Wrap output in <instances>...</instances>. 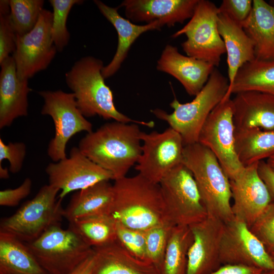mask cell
<instances>
[{
  "instance_id": "obj_3",
  "label": "cell",
  "mask_w": 274,
  "mask_h": 274,
  "mask_svg": "<svg viewBox=\"0 0 274 274\" xmlns=\"http://www.w3.org/2000/svg\"><path fill=\"white\" fill-rule=\"evenodd\" d=\"M104 66L100 59L87 56L77 61L65 74L66 85L83 116L86 118L97 115L106 120L153 127V121L132 119L117 109L113 92L102 74Z\"/></svg>"
},
{
  "instance_id": "obj_21",
  "label": "cell",
  "mask_w": 274,
  "mask_h": 274,
  "mask_svg": "<svg viewBox=\"0 0 274 274\" xmlns=\"http://www.w3.org/2000/svg\"><path fill=\"white\" fill-rule=\"evenodd\" d=\"M232 99L235 130H274V95L256 91L237 93Z\"/></svg>"
},
{
  "instance_id": "obj_33",
  "label": "cell",
  "mask_w": 274,
  "mask_h": 274,
  "mask_svg": "<svg viewBox=\"0 0 274 274\" xmlns=\"http://www.w3.org/2000/svg\"><path fill=\"white\" fill-rule=\"evenodd\" d=\"M53 8L51 36L57 51L61 52L67 46L70 35L67 29L66 21L68 14L75 5L83 3L82 0H50Z\"/></svg>"
},
{
  "instance_id": "obj_12",
  "label": "cell",
  "mask_w": 274,
  "mask_h": 274,
  "mask_svg": "<svg viewBox=\"0 0 274 274\" xmlns=\"http://www.w3.org/2000/svg\"><path fill=\"white\" fill-rule=\"evenodd\" d=\"M53 13L44 9L35 27L29 32L16 35V49L12 56L18 77L28 80L50 64L57 51L51 36Z\"/></svg>"
},
{
  "instance_id": "obj_7",
  "label": "cell",
  "mask_w": 274,
  "mask_h": 274,
  "mask_svg": "<svg viewBox=\"0 0 274 274\" xmlns=\"http://www.w3.org/2000/svg\"><path fill=\"white\" fill-rule=\"evenodd\" d=\"M59 190L48 184L12 216L1 222L0 231L10 234L25 243L31 242L52 226L60 224L64 209Z\"/></svg>"
},
{
  "instance_id": "obj_26",
  "label": "cell",
  "mask_w": 274,
  "mask_h": 274,
  "mask_svg": "<svg viewBox=\"0 0 274 274\" xmlns=\"http://www.w3.org/2000/svg\"><path fill=\"white\" fill-rule=\"evenodd\" d=\"M114 199L113 185L102 181L74 194L64 209L69 222L99 215H110Z\"/></svg>"
},
{
  "instance_id": "obj_9",
  "label": "cell",
  "mask_w": 274,
  "mask_h": 274,
  "mask_svg": "<svg viewBox=\"0 0 274 274\" xmlns=\"http://www.w3.org/2000/svg\"><path fill=\"white\" fill-rule=\"evenodd\" d=\"M168 217L176 225L190 226L207 216L191 171L181 163L159 183Z\"/></svg>"
},
{
  "instance_id": "obj_13",
  "label": "cell",
  "mask_w": 274,
  "mask_h": 274,
  "mask_svg": "<svg viewBox=\"0 0 274 274\" xmlns=\"http://www.w3.org/2000/svg\"><path fill=\"white\" fill-rule=\"evenodd\" d=\"M142 153L135 169L139 174L159 184L172 169L182 163L184 145L179 133L170 127L163 132H141Z\"/></svg>"
},
{
  "instance_id": "obj_38",
  "label": "cell",
  "mask_w": 274,
  "mask_h": 274,
  "mask_svg": "<svg viewBox=\"0 0 274 274\" xmlns=\"http://www.w3.org/2000/svg\"><path fill=\"white\" fill-rule=\"evenodd\" d=\"M26 154V145L22 142L5 144L0 138V164L6 159L9 162V170L12 174L22 169Z\"/></svg>"
},
{
  "instance_id": "obj_16",
  "label": "cell",
  "mask_w": 274,
  "mask_h": 274,
  "mask_svg": "<svg viewBox=\"0 0 274 274\" xmlns=\"http://www.w3.org/2000/svg\"><path fill=\"white\" fill-rule=\"evenodd\" d=\"M258 163L245 166L237 177L230 180L233 214L249 228L271 201L268 189L259 175Z\"/></svg>"
},
{
  "instance_id": "obj_11",
  "label": "cell",
  "mask_w": 274,
  "mask_h": 274,
  "mask_svg": "<svg viewBox=\"0 0 274 274\" xmlns=\"http://www.w3.org/2000/svg\"><path fill=\"white\" fill-rule=\"evenodd\" d=\"M233 112L232 99L223 98L208 117L198 140V143L215 155L230 180L237 177L245 167L235 149Z\"/></svg>"
},
{
  "instance_id": "obj_44",
  "label": "cell",
  "mask_w": 274,
  "mask_h": 274,
  "mask_svg": "<svg viewBox=\"0 0 274 274\" xmlns=\"http://www.w3.org/2000/svg\"><path fill=\"white\" fill-rule=\"evenodd\" d=\"M0 178L3 179H6L9 178V174L8 169L0 165Z\"/></svg>"
},
{
  "instance_id": "obj_31",
  "label": "cell",
  "mask_w": 274,
  "mask_h": 274,
  "mask_svg": "<svg viewBox=\"0 0 274 274\" xmlns=\"http://www.w3.org/2000/svg\"><path fill=\"white\" fill-rule=\"evenodd\" d=\"M193 242L189 226L176 225L166 248L161 274H186L188 253Z\"/></svg>"
},
{
  "instance_id": "obj_25",
  "label": "cell",
  "mask_w": 274,
  "mask_h": 274,
  "mask_svg": "<svg viewBox=\"0 0 274 274\" xmlns=\"http://www.w3.org/2000/svg\"><path fill=\"white\" fill-rule=\"evenodd\" d=\"M243 28L253 42L255 59L274 61V8L264 0H253Z\"/></svg>"
},
{
  "instance_id": "obj_39",
  "label": "cell",
  "mask_w": 274,
  "mask_h": 274,
  "mask_svg": "<svg viewBox=\"0 0 274 274\" xmlns=\"http://www.w3.org/2000/svg\"><path fill=\"white\" fill-rule=\"evenodd\" d=\"M252 8V0H223L218 7V11L243 27L251 14Z\"/></svg>"
},
{
  "instance_id": "obj_24",
  "label": "cell",
  "mask_w": 274,
  "mask_h": 274,
  "mask_svg": "<svg viewBox=\"0 0 274 274\" xmlns=\"http://www.w3.org/2000/svg\"><path fill=\"white\" fill-rule=\"evenodd\" d=\"M217 25L227 53L229 89L240 68L255 59L254 45L243 27L227 15L219 13Z\"/></svg>"
},
{
  "instance_id": "obj_35",
  "label": "cell",
  "mask_w": 274,
  "mask_h": 274,
  "mask_svg": "<svg viewBox=\"0 0 274 274\" xmlns=\"http://www.w3.org/2000/svg\"><path fill=\"white\" fill-rule=\"evenodd\" d=\"M116 233L117 242L131 255L141 260H149L146 231L130 228L116 222Z\"/></svg>"
},
{
  "instance_id": "obj_48",
  "label": "cell",
  "mask_w": 274,
  "mask_h": 274,
  "mask_svg": "<svg viewBox=\"0 0 274 274\" xmlns=\"http://www.w3.org/2000/svg\"><path fill=\"white\" fill-rule=\"evenodd\" d=\"M268 3L272 7L274 8V0H270Z\"/></svg>"
},
{
  "instance_id": "obj_36",
  "label": "cell",
  "mask_w": 274,
  "mask_h": 274,
  "mask_svg": "<svg viewBox=\"0 0 274 274\" xmlns=\"http://www.w3.org/2000/svg\"><path fill=\"white\" fill-rule=\"evenodd\" d=\"M249 229L268 254L274 252V201H271Z\"/></svg>"
},
{
  "instance_id": "obj_28",
  "label": "cell",
  "mask_w": 274,
  "mask_h": 274,
  "mask_svg": "<svg viewBox=\"0 0 274 274\" xmlns=\"http://www.w3.org/2000/svg\"><path fill=\"white\" fill-rule=\"evenodd\" d=\"M235 149L244 166L274 155V130L251 128L235 130Z\"/></svg>"
},
{
  "instance_id": "obj_30",
  "label": "cell",
  "mask_w": 274,
  "mask_h": 274,
  "mask_svg": "<svg viewBox=\"0 0 274 274\" xmlns=\"http://www.w3.org/2000/svg\"><path fill=\"white\" fill-rule=\"evenodd\" d=\"M69 223L68 228L92 248L106 246L117 241L116 222L110 215L83 218Z\"/></svg>"
},
{
  "instance_id": "obj_4",
  "label": "cell",
  "mask_w": 274,
  "mask_h": 274,
  "mask_svg": "<svg viewBox=\"0 0 274 274\" xmlns=\"http://www.w3.org/2000/svg\"><path fill=\"white\" fill-rule=\"evenodd\" d=\"M182 163L193 175L208 216L225 223L233 219L230 180L213 152L198 142L184 146Z\"/></svg>"
},
{
  "instance_id": "obj_15",
  "label": "cell",
  "mask_w": 274,
  "mask_h": 274,
  "mask_svg": "<svg viewBox=\"0 0 274 274\" xmlns=\"http://www.w3.org/2000/svg\"><path fill=\"white\" fill-rule=\"evenodd\" d=\"M220 261L222 265H242L263 271L274 270L271 259L262 243L244 221L235 217L225 223Z\"/></svg>"
},
{
  "instance_id": "obj_34",
  "label": "cell",
  "mask_w": 274,
  "mask_h": 274,
  "mask_svg": "<svg viewBox=\"0 0 274 274\" xmlns=\"http://www.w3.org/2000/svg\"><path fill=\"white\" fill-rule=\"evenodd\" d=\"M176 226L170 220L146 231V246L148 259L161 270L167 243L173 228Z\"/></svg>"
},
{
  "instance_id": "obj_19",
  "label": "cell",
  "mask_w": 274,
  "mask_h": 274,
  "mask_svg": "<svg viewBox=\"0 0 274 274\" xmlns=\"http://www.w3.org/2000/svg\"><path fill=\"white\" fill-rule=\"evenodd\" d=\"M215 67L206 61L180 53L178 48L168 44L157 60L158 71L178 80L186 92L195 96L207 82Z\"/></svg>"
},
{
  "instance_id": "obj_45",
  "label": "cell",
  "mask_w": 274,
  "mask_h": 274,
  "mask_svg": "<svg viewBox=\"0 0 274 274\" xmlns=\"http://www.w3.org/2000/svg\"><path fill=\"white\" fill-rule=\"evenodd\" d=\"M266 162L271 169L274 172V155L267 158Z\"/></svg>"
},
{
  "instance_id": "obj_17",
  "label": "cell",
  "mask_w": 274,
  "mask_h": 274,
  "mask_svg": "<svg viewBox=\"0 0 274 274\" xmlns=\"http://www.w3.org/2000/svg\"><path fill=\"white\" fill-rule=\"evenodd\" d=\"M189 227L193 242L188 253L186 274H212L222 266L220 249L225 223L208 216Z\"/></svg>"
},
{
  "instance_id": "obj_43",
  "label": "cell",
  "mask_w": 274,
  "mask_h": 274,
  "mask_svg": "<svg viewBox=\"0 0 274 274\" xmlns=\"http://www.w3.org/2000/svg\"><path fill=\"white\" fill-rule=\"evenodd\" d=\"M95 263L94 253L88 257L69 274H92Z\"/></svg>"
},
{
  "instance_id": "obj_40",
  "label": "cell",
  "mask_w": 274,
  "mask_h": 274,
  "mask_svg": "<svg viewBox=\"0 0 274 274\" xmlns=\"http://www.w3.org/2000/svg\"><path fill=\"white\" fill-rule=\"evenodd\" d=\"M32 182L26 178L22 183L14 189H7L0 191V205L5 207H15L23 199L26 197L31 191Z\"/></svg>"
},
{
  "instance_id": "obj_1",
  "label": "cell",
  "mask_w": 274,
  "mask_h": 274,
  "mask_svg": "<svg viewBox=\"0 0 274 274\" xmlns=\"http://www.w3.org/2000/svg\"><path fill=\"white\" fill-rule=\"evenodd\" d=\"M141 132L138 124L114 121L87 133L78 147L116 180L126 177L138 162L142 153Z\"/></svg>"
},
{
  "instance_id": "obj_14",
  "label": "cell",
  "mask_w": 274,
  "mask_h": 274,
  "mask_svg": "<svg viewBox=\"0 0 274 274\" xmlns=\"http://www.w3.org/2000/svg\"><path fill=\"white\" fill-rule=\"evenodd\" d=\"M49 184L60 192L59 198L102 181L114 180L113 175L85 156L78 147H73L69 156L50 163L45 169Z\"/></svg>"
},
{
  "instance_id": "obj_22",
  "label": "cell",
  "mask_w": 274,
  "mask_h": 274,
  "mask_svg": "<svg viewBox=\"0 0 274 274\" xmlns=\"http://www.w3.org/2000/svg\"><path fill=\"white\" fill-rule=\"evenodd\" d=\"M102 15L113 25L118 34L116 52L110 63L104 66L102 74L105 79L113 76L126 59L130 48L136 39L148 31L160 30L162 28L157 22L138 25L121 16L116 8L111 7L99 0L94 1Z\"/></svg>"
},
{
  "instance_id": "obj_41",
  "label": "cell",
  "mask_w": 274,
  "mask_h": 274,
  "mask_svg": "<svg viewBox=\"0 0 274 274\" xmlns=\"http://www.w3.org/2000/svg\"><path fill=\"white\" fill-rule=\"evenodd\" d=\"M263 271L256 267L227 264L222 265L212 274H261Z\"/></svg>"
},
{
  "instance_id": "obj_18",
  "label": "cell",
  "mask_w": 274,
  "mask_h": 274,
  "mask_svg": "<svg viewBox=\"0 0 274 274\" xmlns=\"http://www.w3.org/2000/svg\"><path fill=\"white\" fill-rule=\"evenodd\" d=\"M199 0H124L127 19L132 22L158 23L161 27L183 23L193 16Z\"/></svg>"
},
{
  "instance_id": "obj_5",
  "label": "cell",
  "mask_w": 274,
  "mask_h": 274,
  "mask_svg": "<svg viewBox=\"0 0 274 274\" xmlns=\"http://www.w3.org/2000/svg\"><path fill=\"white\" fill-rule=\"evenodd\" d=\"M229 88V81L216 67L201 91L190 102L181 103L175 97L168 114L160 109L152 113L165 121L181 135L184 146L198 142L201 129L213 110L222 101Z\"/></svg>"
},
{
  "instance_id": "obj_32",
  "label": "cell",
  "mask_w": 274,
  "mask_h": 274,
  "mask_svg": "<svg viewBox=\"0 0 274 274\" xmlns=\"http://www.w3.org/2000/svg\"><path fill=\"white\" fill-rule=\"evenodd\" d=\"M44 4L43 0H9L10 20L16 35H24L35 27Z\"/></svg>"
},
{
  "instance_id": "obj_46",
  "label": "cell",
  "mask_w": 274,
  "mask_h": 274,
  "mask_svg": "<svg viewBox=\"0 0 274 274\" xmlns=\"http://www.w3.org/2000/svg\"><path fill=\"white\" fill-rule=\"evenodd\" d=\"M261 274H274V270L263 271Z\"/></svg>"
},
{
  "instance_id": "obj_6",
  "label": "cell",
  "mask_w": 274,
  "mask_h": 274,
  "mask_svg": "<svg viewBox=\"0 0 274 274\" xmlns=\"http://www.w3.org/2000/svg\"><path fill=\"white\" fill-rule=\"evenodd\" d=\"M26 244L48 274H69L94 253L75 232L62 229L60 224Z\"/></svg>"
},
{
  "instance_id": "obj_10",
  "label": "cell",
  "mask_w": 274,
  "mask_h": 274,
  "mask_svg": "<svg viewBox=\"0 0 274 274\" xmlns=\"http://www.w3.org/2000/svg\"><path fill=\"white\" fill-rule=\"evenodd\" d=\"M44 99L43 115L50 116L54 122L55 133L50 141L47 154L54 162L66 157L65 149L69 140L82 131H92V124L78 109L73 93L61 90L38 92Z\"/></svg>"
},
{
  "instance_id": "obj_2",
  "label": "cell",
  "mask_w": 274,
  "mask_h": 274,
  "mask_svg": "<svg viewBox=\"0 0 274 274\" xmlns=\"http://www.w3.org/2000/svg\"><path fill=\"white\" fill-rule=\"evenodd\" d=\"M113 189L110 215L116 222L146 231L170 219L159 184L138 174L115 180Z\"/></svg>"
},
{
  "instance_id": "obj_47",
  "label": "cell",
  "mask_w": 274,
  "mask_h": 274,
  "mask_svg": "<svg viewBox=\"0 0 274 274\" xmlns=\"http://www.w3.org/2000/svg\"><path fill=\"white\" fill-rule=\"evenodd\" d=\"M269 256H270V258L271 259V260H272V261L273 262V264L274 265V252L270 253L269 254Z\"/></svg>"
},
{
  "instance_id": "obj_37",
  "label": "cell",
  "mask_w": 274,
  "mask_h": 274,
  "mask_svg": "<svg viewBox=\"0 0 274 274\" xmlns=\"http://www.w3.org/2000/svg\"><path fill=\"white\" fill-rule=\"evenodd\" d=\"M9 1H0V63L16 49V34L10 20Z\"/></svg>"
},
{
  "instance_id": "obj_20",
  "label": "cell",
  "mask_w": 274,
  "mask_h": 274,
  "mask_svg": "<svg viewBox=\"0 0 274 274\" xmlns=\"http://www.w3.org/2000/svg\"><path fill=\"white\" fill-rule=\"evenodd\" d=\"M0 128L11 125L17 118L28 115V95L31 91L27 80L17 76L13 58L0 63Z\"/></svg>"
},
{
  "instance_id": "obj_42",
  "label": "cell",
  "mask_w": 274,
  "mask_h": 274,
  "mask_svg": "<svg viewBox=\"0 0 274 274\" xmlns=\"http://www.w3.org/2000/svg\"><path fill=\"white\" fill-rule=\"evenodd\" d=\"M258 171L268 189L271 201H274V172L264 160L259 162Z\"/></svg>"
},
{
  "instance_id": "obj_27",
  "label": "cell",
  "mask_w": 274,
  "mask_h": 274,
  "mask_svg": "<svg viewBox=\"0 0 274 274\" xmlns=\"http://www.w3.org/2000/svg\"><path fill=\"white\" fill-rule=\"evenodd\" d=\"M0 274H48L26 244L0 231Z\"/></svg>"
},
{
  "instance_id": "obj_29",
  "label": "cell",
  "mask_w": 274,
  "mask_h": 274,
  "mask_svg": "<svg viewBox=\"0 0 274 274\" xmlns=\"http://www.w3.org/2000/svg\"><path fill=\"white\" fill-rule=\"evenodd\" d=\"M247 91L274 95V61L255 59L245 64L238 70L224 98Z\"/></svg>"
},
{
  "instance_id": "obj_8",
  "label": "cell",
  "mask_w": 274,
  "mask_h": 274,
  "mask_svg": "<svg viewBox=\"0 0 274 274\" xmlns=\"http://www.w3.org/2000/svg\"><path fill=\"white\" fill-rule=\"evenodd\" d=\"M218 7L208 0H199L189 21L172 35L175 38L185 35L187 40L181 44L187 56L207 62L215 67L226 53L224 43L217 25Z\"/></svg>"
},
{
  "instance_id": "obj_23",
  "label": "cell",
  "mask_w": 274,
  "mask_h": 274,
  "mask_svg": "<svg viewBox=\"0 0 274 274\" xmlns=\"http://www.w3.org/2000/svg\"><path fill=\"white\" fill-rule=\"evenodd\" d=\"M93 249L95 263L92 274H161L153 262L136 258L117 241Z\"/></svg>"
}]
</instances>
